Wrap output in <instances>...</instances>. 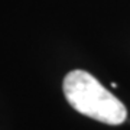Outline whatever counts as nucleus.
Here are the masks:
<instances>
[{
  "label": "nucleus",
  "instance_id": "f257e3e1",
  "mask_svg": "<svg viewBox=\"0 0 130 130\" xmlns=\"http://www.w3.org/2000/svg\"><path fill=\"white\" fill-rule=\"evenodd\" d=\"M62 90L71 107L90 119L117 126L127 117L124 104L85 71L68 72L64 78Z\"/></svg>",
  "mask_w": 130,
  "mask_h": 130
}]
</instances>
